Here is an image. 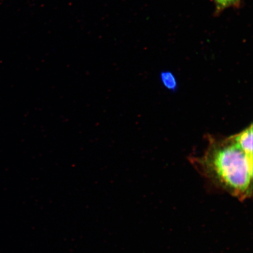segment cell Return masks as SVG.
Instances as JSON below:
<instances>
[{
    "instance_id": "obj_1",
    "label": "cell",
    "mask_w": 253,
    "mask_h": 253,
    "mask_svg": "<svg viewBox=\"0 0 253 253\" xmlns=\"http://www.w3.org/2000/svg\"><path fill=\"white\" fill-rule=\"evenodd\" d=\"M207 138L203 155L189 157L190 162L215 188L240 201L251 198L253 158L247 156L233 135L221 138L208 135Z\"/></svg>"
},
{
    "instance_id": "obj_2",
    "label": "cell",
    "mask_w": 253,
    "mask_h": 253,
    "mask_svg": "<svg viewBox=\"0 0 253 253\" xmlns=\"http://www.w3.org/2000/svg\"><path fill=\"white\" fill-rule=\"evenodd\" d=\"M234 139L241 149L249 157L253 158V125L251 124L239 133L233 135Z\"/></svg>"
},
{
    "instance_id": "obj_3",
    "label": "cell",
    "mask_w": 253,
    "mask_h": 253,
    "mask_svg": "<svg viewBox=\"0 0 253 253\" xmlns=\"http://www.w3.org/2000/svg\"><path fill=\"white\" fill-rule=\"evenodd\" d=\"M241 1L242 0H213L216 5V14H220L227 8H238L241 4Z\"/></svg>"
},
{
    "instance_id": "obj_4",
    "label": "cell",
    "mask_w": 253,
    "mask_h": 253,
    "mask_svg": "<svg viewBox=\"0 0 253 253\" xmlns=\"http://www.w3.org/2000/svg\"><path fill=\"white\" fill-rule=\"evenodd\" d=\"M161 81L166 87L170 90H175L177 87V82L175 77L169 72H163L161 75Z\"/></svg>"
}]
</instances>
